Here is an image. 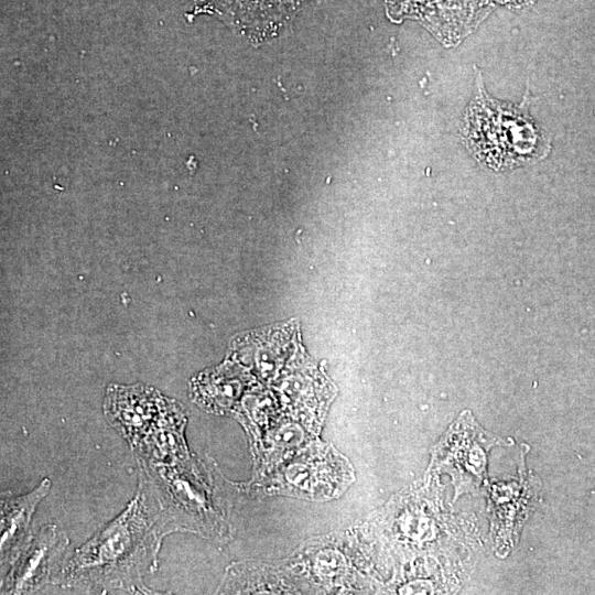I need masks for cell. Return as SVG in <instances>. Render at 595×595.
Wrapping results in <instances>:
<instances>
[{
    "mask_svg": "<svg viewBox=\"0 0 595 595\" xmlns=\"http://www.w3.org/2000/svg\"><path fill=\"white\" fill-rule=\"evenodd\" d=\"M464 133L474 154L496 170L538 160L549 147L524 110L497 102L483 93L467 109Z\"/></svg>",
    "mask_w": 595,
    "mask_h": 595,
    "instance_id": "3957f363",
    "label": "cell"
},
{
    "mask_svg": "<svg viewBox=\"0 0 595 595\" xmlns=\"http://www.w3.org/2000/svg\"><path fill=\"white\" fill-rule=\"evenodd\" d=\"M68 543L66 533L56 524L43 526L1 577V594H33L53 583L64 564Z\"/></svg>",
    "mask_w": 595,
    "mask_h": 595,
    "instance_id": "277c9868",
    "label": "cell"
},
{
    "mask_svg": "<svg viewBox=\"0 0 595 595\" xmlns=\"http://www.w3.org/2000/svg\"><path fill=\"white\" fill-rule=\"evenodd\" d=\"M505 1H510L512 3H521V2H526L528 0H505Z\"/></svg>",
    "mask_w": 595,
    "mask_h": 595,
    "instance_id": "8992f818",
    "label": "cell"
},
{
    "mask_svg": "<svg viewBox=\"0 0 595 595\" xmlns=\"http://www.w3.org/2000/svg\"><path fill=\"white\" fill-rule=\"evenodd\" d=\"M51 480L44 478L32 491L13 496L2 493L0 523V564L3 577L31 542L32 518L40 501L47 495Z\"/></svg>",
    "mask_w": 595,
    "mask_h": 595,
    "instance_id": "5b68a950",
    "label": "cell"
},
{
    "mask_svg": "<svg viewBox=\"0 0 595 595\" xmlns=\"http://www.w3.org/2000/svg\"><path fill=\"white\" fill-rule=\"evenodd\" d=\"M163 537L155 508L139 485L125 510L73 553L53 583L100 593H145L143 576L156 570Z\"/></svg>",
    "mask_w": 595,
    "mask_h": 595,
    "instance_id": "6da1fadb",
    "label": "cell"
},
{
    "mask_svg": "<svg viewBox=\"0 0 595 595\" xmlns=\"http://www.w3.org/2000/svg\"><path fill=\"white\" fill-rule=\"evenodd\" d=\"M106 418L144 463L172 464L187 456L185 418L173 400L151 387H108Z\"/></svg>",
    "mask_w": 595,
    "mask_h": 595,
    "instance_id": "7a4b0ae2",
    "label": "cell"
}]
</instances>
